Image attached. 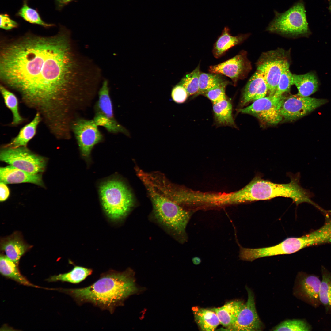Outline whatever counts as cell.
<instances>
[{"label":"cell","instance_id":"obj_2","mask_svg":"<svg viewBox=\"0 0 331 331\" xmlns=\"http://www.w3.org/2000/svg\"><path fill=\"white\" fill-rule=\"evenodd\" d=\"M135 276L130 268L122 272L111 270L101 274L98 280L88 287L60 290L73 297L79 305L90 303L112 314L130 296L146 290L136 283Z\"/></svg>","mask_w":331,"mask_h":331},{"label":"cell","instance_id":"obj_1","mask_svg":"<svg viewBox=\"0 0 331 331\" xmlns=\"http://www.w3.org/2000/svg\"><path fill=\"white\" fill-rule=\"evenodd\" d=\"M0 78L47 126L54 127L66 123L85 103L98 72L63 29L51 36L29 34L2 41Z\"/></svg>","mask_w":331,"mask_h":331},{"label":"cell","instance_id":"obj_21","mask_svg":"<svg viewBox=\"0 0 331 331\" xmlns=\"http://www.w3.org/2000/svg\"><path fill=\"white\" fill-rule=\"evenodd\" d=\"M98 100L95 107V112L101 113L114 123L118 122L114 116L108 80L103 79L98 91Z\"/></svg>","mask_w":331,"mask_h":331},{"label":"cell","instance_id":"obj_15","mask_svg":"<svg viewBox=\"0 0 331 331\" xmlns=\"http://www.w3.org/2000/svg\"><path fill=\"white\" fill-rule=\"evenodd\" d=\"M268 91L263 74L257 70L249 80L242 93L240 106L243 107L250 102L263 98Z\"/></svg>","mask_w":331,"mask_h":331},{"label":"cell","instance_id":"obj_35","mask_svg":"<svg viewBox=\"0 0 331 331\" xmlns=\"http://www.w3.org/2000/svg\"><path fill=\"white\" fill-rule=\"evenodd\" d=\"M228 85H224L208 90L202 94L209 99L212 103L222 101L227 97L226 89Z\"/></svg>","mask_w":331,"mask_h":331},{"label":"cell","instance_id":"obj_19","mask_svg":"<svg viewBox=\"0 0 331 331\" xmlns=\"http://www.w3.org/2000/svg\"><path fill=\"white\" fill-rule=\"evenodd\" d=\"M41 121L40 114L36 112L33 119L20 129L17 135L3 146L12 148L26 146L28 142L35 135L37 127Z\"/></svg>","mask_w":331,"mask_h":331},{"label":"cell","instance_id":"obj_25","mask_svg":"<svg viewBox=\"0 0 331 331\" xmlns=\"http://www.w3.org/2000/svg\"><path fill=\"white\" fill-rule=\"evenodd\" d=\"M0 272L3 276L10 278L21 284L29 286L39 287L31 283L20 272L17 265L6 255H1Z\"/></svg>","mask_w":331,"mask_h":331},{"label":"cell","instance_id":"obj_9","mask_svg":"<svg viewBox=\"0 0 331 331\" xmlns=\"http://www.w3.org/2000/svg\"><path fill=\"white\" fill-rule=\"evenodd\" d=\"M285 98L283 95H269L257 99L250 105L238 111L252 115L267 125H275L283 119L280 111Z\"/></svg>","mask_w":331,"mask_h":331},{"label":"cell","instance_id":"obj_33","mask_svg":"<svg viewBox=\"0 0 331 331\" xmlns=\"http://www.w3.org/2000/svg\"><path fill=\"white\" fill-rule=\"evenodd\" d=\"M18 15L26 21L31 23L38 24L45 27L53 25L44 22L41 19L37 11L29 7L26 3H24L19 10Z\"/></svg>","mask_w":331,"mask_h":331},{"label":"cell","instance_id":"obj_23","mask_svg":"<svg viewBox=\"0 0 331 331\" xmlns=\"http://www.w3.org/2000/svg\"><path fill=\"white\" fill-rule=\"evenodd\" d=\"M213 110L214 119L217 125L236 127L232 115V104L227 98L213 104Z\"/></svg>","mask_w":331,"mask_h":331},{"label":"cell","instance_id":"obj_30","mask_svg":"<svg viewBox=\"0 0 331 331\" xmlns=\"http://www.w3.org/2000/svg\"><path fill=\"white\" fill-rule=\"evenodd\" d=\"M200 64L192 72L186 75L180 84L185 89L189 96L197 95L199 91Z\"/></svg>","mask_w":331,"mask_h":331},{"label":"cell","instance_id":"obj_13","mask_svg":"<svg viewBox=\"0 0 331 331\" xmlns=\"http://www.w3.org/2000/svg\"><path fill=\"white\" fill-rule=\"evenodd\" d=\"M248 299L242 307L234 323L227 329L231 331H261L263 324L257 313L253 292L247 287Z\"/></svg>","mask_w":331,"mask_h":331},{"label":"cell","instance_id":"obj_12","mask_svg":"<svg viewBox=\"0 0 331 331\" xmlns=\"http://www.w3.org/2000/svg\"><path fill=\"white\" fill-rule=\"evenodd\" d=\"M251 64L245 51L219 64L210 66V73L223 75L230 78L234 86L240 79L244 78L251 69Z\"/></svg>","mask_w":331,"mask_h":331},{"label":"cell","instance_id":"obj_22","mask_svg":"<svg viewBox=\"0 0 331 331\" xmlns=\"http://www.w3.org/2000/svg\"><path fill=\"white\" fill-rule=\"evenodd\" d=\"M293 83L297 87V95L302 97H308L318 89L319 82L314 72L303 74H293Z\"/></svg>","mask_w":331,"mask_h":331},{"label":"cell","instance_id":"obj_7","mask_svg":"<svg viewBox=\"0 0 331 331\" xmlns=\"http://www.w3.org/2000/svg\"><path fill=\"white\" fill-rule=\"evenodd\" d=\"M289 57L282 49L263 54L257 63V70L263 74L268 85L269 96L274 95L283 71L289 67Z\"/></svg>","mask_w":331,"mask_h":331},{"label":"cell","instance_id":"obj_11","mask_svg":"<svg viewBox=\"0 0 331 331\" xmlns=\"http://www.w3.org/2000/svg\"><path fill=\"white\" fill-rule=\"evenodd\" d=\"M327 102L326 99L302 97L297 94L285 97L280 113L288 121L299 119L313 111Z\"/></svg>","mask_w":331,"mask_h":331},{"label":"cell","instance_id":"obj_8","mask_svg":"<svg viewBox=\"0 0 331 331\" xmlns=\"http://www.w3.org/2000/svg\"><path fill=\"white\" fill-rule=\"evenodd\" d=\"M0 159L16 168L33 173L44 171L46 164L44 158L34 154L26 146L16 148L3 146Z\"/></svg>","mask_w":331,"mask_h":331},{"label":"cell","instance_id":"obj_31","mask_svg":"<svg viewBox=\"0 0 331 331\" xmlns=\"http://www.w3.org/2000/svg\"><path fill=\"white\" fill-rule=\"evenodd\" d=\"M93 120L97 126L103 127L110 133H122L127 136L130 135L128 131L118 122L116 123L112 121L99 112H95Z\"/></svg>","mask_w":331,"mask_h":331},{"label":"cell","instance_id":"obj_27","mask_svg":"<svg viewBox=\"0 0 331 331\" xmlns=\"http://www.w3.org/2000/svg\"><path fill=\"white\" fill-rule=\"evenodd\" d=\"M321 271L320 300L326 314H331V272L323 266L321 267Z\"/></svg>","mask_w":331,"mask_h":331},{"label":"cell","instance_id":"obj_20","mask_svg":"<svg viewBox=\"0 0 331 331\" xmlns=\"http://www.w3.org/2000/svg\"><path fill=\"white\" fill-rule=\"evenodd\" d=\"M244 303L240 301L233 300L227 302L222 307L211 309L217 314L220 324L228 330L227 329L235 321Z\"/></svg>","mask_w":331,"mask_h":331},{"label":"cell","instance_id":"obj_40","mask_svg":"<svg viewBox=\"0 0 331 331\" xmlns=\"http://www.w3.org/2000/svg\"><path fill=\"white\" fill-rule=\"evenodd\" d=\"M73 0H57L58 2L61 4H65Z\"/></svg>","mask_w":331,"mask_h":331},{"label":"cell","instance_id":"obj_24","mask_svg":"<svg viewBox=\"0 0 331 331\" xmlns=\"http://www.w3.org/2000/svg\"><path fill=\"white\" fill-rule=\"evenodd\" d=\"M195 321L202 331H214L220 322L216 313L211 309L197 307L192 309Z\"/></svg>","mask_w":331,"mask_h":331},{"label":"cell","instance_id":"obj_6","mask_svg":"<svg viewBox=\"0 0 331 331\" xmlns=\"http://www.w3.org/2000/svg\"><path fill=\"white\" fill-rule=\"evenodd\" d=\"M303 2L299 1L287 11L280 13L274 11L275 17L266 30L283 35L297 36L306 35L309 29Z\"/></svg>","mask_w":331,"mask_h":331},{"label":"cell","instance_id":"obj_17","mask_svg":"<svg viewBox=\"0 0 331 331\" xmlns=\"http://www.w3.org/2000/svg\"><path fill=\"white\" fill-rule=\"evenodd\" d=\"M29 248V246L25 243L19 233H14L1 241V250L17 265L21 257Z\"/></svg>","mask_w":331,"mask_h":331},{"label":"cell","instance_id":"obj_38","mask_svg":"<svg viewBox=\"0 0 331 331\" xmlns=\"http://www.w3.org/2000/svg\"><path fill=\"white\" fill-rule=\"evenodd\" d=\"M0 188V201H3L6 200L10 194V191L6 184L1 181Z\"/></svg>","mask_w":331,"mask_h":331},{"label":"cell","instance_id":"obj_37","mask_svg":"<svg viewBox=\"0 0 331 331\" xmlns=\"http://www.w3.org/2000/svg\"><path fill=\"white\" fill-rule=\"evenodd\" d=\"M0 17V27L5 30L11 29L17 27V23L11 19L6 14H1Z\"/></svg>","mask_w":331,"mask_h":331},{"label":"cell","instance_id":"obj_34","mask_svg":"<svg viewBox=\"0 0 331 331\" xmlns=\"http://www.w3.org/2000/svg\"><path fill=\"white\" fill-rule=\"evenodd\" d=\"M293 85V74L288 67L284 70L281 74L274 95L277 96L283 95V93L290 90Z\"/></svg>","mask_w":331,"mask_h":331},{"label":"cell","instance_id":"obj_16","mask_svg":"<svg viewBox=\"0 0 331 331\" xmlns=\"http://www.w3.org/2000/svg\"><path fill=\"white\" fill-rule=\"evenodd\" d=\"M0 178L6 184L27 182L44 186L41 174L30 173L11 165L0 168Z\"/></svg>","mask_w":331,"mask_h":331},{"label":"cell","instance_id":"obj_36","mask_svg":"<svg viewBox=\"0 0 331 331\" xmlns=\"http://www.w3.org/2000/svg\"><path fill=\"white\" fill-rule=\"evenodd\" d=\"M188 96L185 89L180 84L175 86L172 90V98L174 101L177 103H184Z\"/></svg>","mask_w":331,"mask_h":331},{"label":"cell","instance_id":"obj_28","mask_svg":"<svg viewBox=\"0 0 331 331\" xmlns=\"http://www.w3.org/2000/svg\"><path fill=\"white\" fill-rule=\"evenodd\" d=\"M230 82L225 79L222 74L200 72L199 76V91L197 96L224 85H228Z\"/></svg>","mask_w":331,"mask_h":331},{"label":"cell","instance_id":"obj_5","mask_svg":"<svg viewBox=\"0 0 331 331\" xmlns=\"http://www.w3.org/2000/svg\"><path fill=\"white\" fill-rule=\"evenodd\" d=\"M99 194L103 208L112 220L124 218L133 206L132 193L120 180L113 179L103 183L100 187Z\"/></svg>","mask_w":331,"mask_h":331},{"label":"cell","instance_id":"obj_3","mask_svg":"<svg viewBox=\"0 0 331 331\" xmlns=\"http://www.w3.org/2000/svg\"><path fill=\"white\" fill-rule=\"evenodd\" d=\"M290 177L288 183L279 184L264 179L257 175L243 188L229 193V201L231 203H240L282 197L291 199L297 205L307 203L318 208L319 206L311 200L312 194L301 185L299 174L291 175Z\"/></svg>","mask_w":331,"mask_h":331},{"label":"cell","instance_id":"obj_29","mask_svg":"<svg viewBox=\"0 0 331 331\" xmlns=\"http://www.w3.org/2000/svg\"><path fill=\"white\" fill-rule=\"evenodd\" d=\"M1 93L6 106L11 111L13 115L12 125L19 124L24 120L19 112L18 100L16 96L2 85L0 86Z\"/></svg>","mask_w":331,"mask_h":331},{"label":"cell","instance_id":"obj_4","mask_svg":"<svg viewBox=\"0 0 331 331\" xmlns=\"http://www.w3.org/2000/svg\"><path fill=\"white\" fill-rule=\"evenodd\" d=\"M153 206L157 221L178 235H184L190 215L179 205L150 186L145 185Z\"/></svg>","mask_w":331,"mask_h":331},{"label":"cell","instance_id":"obj_26","mask_svg":"<svg viewBox=\"0 0 331 331\" xmlns=\"http://www.w3.org/2000/svg\"><path fill=\"white\" fill-rule=\"evenodd\" d=\"M93 270L91 268L75 265L70 272L57 275H54L47 280L49 282L60 281L73 283H78L91 275Z\"/></svg>","mask_w":331,"mask_h":331},{"label":"cell","instance_id":"obj_32","mask_svg":"<svg viewBox=\"0 0 331 331\" xmlns=\"http://www.w3.org/2000/svg\"><path fill=\"white\" fill-rule=\"evenodd\" d=\"M313 327L303 319H294L285 321L273 328V331H310Z\"/></svg>","mask_w":331,"mask_h":331},{"label":"cell","instance_id":"obj_10","mask_svg":"<svg viewBox=\"0 0 331 331\" xmlns=\"http://www.w3.org/2000/svg\"><path fill=\"white\" fill-rule=\"evenodd\" d=\"M93 120L77 117L72 122L71 131L77 140L81 155L88 159L94 146L101 142L103 136Z\"/></svg>","mask_w":331,"mask_h":331},{"label":"cell","instance_id":"obj_18","mask_svg":"<svg viewBox=\"0 0 331 331\" xmlns=\"http://www.w3.org/2000/svg\"><path fill=\"white\" fill-rule=\"evenodd\" d=\"M248 35L244 34L232 36L229 27H225L214 45L212 53L214 57L216 58L221 57L229 49L242 43Z\"/></svg>","mask_w":331,"mask_h":331},{"label":"cell","instance_id":"obj_39","mask_svg":"<svg viewBox=\"0 0 331 331\" xmlns=\"http://www.w3.org/2000/svg\"><path fill=\"white\" fill-rule=\"evenodd\" d=\"M192 261L194 264L197 265L200 263L201 260L199 258L196 257L193 259Z\"/></svg>","mask_w":331,"mask_h":331},{"label":"cell","instance_id":"obj_14","mask_svg":"<svg viewBox=\"0 0 331 331\" xmlns=\"http://www.w3.org/2000/svg\"><path fill=\"white\" fill-rule=\"evenodd\" d=\"M321 280L314 274L304 272L298 276L296 293L298 297L312 307L317 308L321 305L320 291Z\"/></svg>","mask_w":331,"mask_h":331}]
</instances>
